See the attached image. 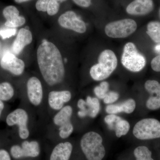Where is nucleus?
<instances>
[{
	"instance_id": "7ed1b4c3",
	"label": "nucleus",
	"mask_w": 160,
	"mask_h": 160,
	"mask_svg": "<svg viewBox=\"0 0 160 160\" xmlns=\"http://www.w3.org/2000/svg\"><path fill=\"white\" fill-rule=\"evenodd\" d=\"M102 138L97 132L91 131L83 136L80 142L81 149L88 160H102L106 154Z\"/></svg>"
},
{
	"instance_id": "e433bc0d",
	"label": "nucleus",
	"mask_w": 160,
	"mask_h": 160,
	"mask_svg": "<svg viewBox=\"0 0 160 160\" xmlns=\"http://www.w3.org/2000/svg\"><path fill=\"white\" fill-rule=\"evenodd\" d=\"M159 16L160 18V8L159 9Z\"/></svg>"
},
{
	"instance_id": "2eb2a0df",
	"label": "nucleus",
	"mask_w": 160,
	"mask_h": 160,
	"mask_svg": "<svg viewBox=\"0 0 160 160\" xmlns=\"http://www.w3.org/2000/svg\"><path fill=\"white\" fill-rule=\"evenodd\" d=\"M105 122L109 129L115 130L116 136L118 138L127 134L130 129L129 123L116 114H111L106 116L105 118Z\"/></svg>"
},
{
	"instance_id": "6e6552de",
	"label": "nucleus",
	"mask_w": 160,
	"mask_h": 160,
	"mask_svg": "<svg viewBox=\"0 0 160 160\" xmlns=\"http://www.w3.org/2000/svg\"><path fill=\"white\" fill-rule=\"evenodd\" d=\"M10 152L15 159L22 158H36L40 154L39 143L37 141L25 140L20 145H14L11 147Z\"/></svg>"
},
{
	"instance_id": "f03ea898",
	"label": "nucleus",
	"mask_w": 160,
	"mask_h": 160,
	"mask_svg": "<svg viewBox=\"0 0 160 160\" xmlns=\"http://www.w3.org/2000/svg\"><path fill=\"white\" fill-rule=\"evenodd\" d=\"M117 66V58L114 52L110 49H105L99 56L97 64L90 68L89 73L92 79L102 81L110 76Z\"/></svg>"
},
{
	"instance_id": "6ab92c4d",
	"label": "nucleus",
	"mask_w": 160,
	"mask_h": 160,
	"mask_svg": "<svg viewBox=\"0 0 160 160\" xmlns=\"http://www.w3.org/2000/svg\"><path fill=\"white\" fill-rule=\"evenodd\" d=\"M72 150L69 142H63L56 146L52 152L49 160H69Z\"/></svg>"
},
{
	"instance_id": "473e14b6",
	"label": "nucleus",
	"mask_w": 160,
	"mask_h": 160,
	"mask_svg": "<svg viewBox=\"0 0 160 160\" xmlns=\"http://www.w3.org/2000/svg\"><path fill=\"white\" fill-rule=\"evenodd\" d=\"M0 160H11L8 152L4 149L0 150Z\"/></svg>"
},
{
	"instance_id": "1a4fd4ad",
	"label": "nucleus",
	"mask_w": 160,
	"mask_h": 160,
	"mask_svg": "<svg viewBox=\"0 0 160 160\" xmlns=\"http://www.w3.org/2000/svg\"><path fill=\"white\" fill-rule=\"evenodd\" d=\"M58 23L61 27L79 33H85L87 29L85 22L72 11H67L61 15L58 19Z\"/></svg>"
},
{
	"instance_id": "4468645a",
	"label": "nucleus",
	"mask_w": 160,
	"mask_h": 160,
	"mask_svg": "<svg viewBox=\"0 0 160 160\" xmlns=\"http://www.w3.org/2000/svg\"><path fill=\"white\" fill-rule=\"evenodd\" d=\"M72 94L69 90H52L48 94V103L50 108L58 111L71 100Z\"/></svg>"
},
{
	"instance_id": "cd10ccee",
	"label": "nucleus",
	"mask_w": 160,
	"mask_h": 160,
	"mask_svg": "<svg viewBox=\"0 0 160 160\" xmlns=\"http://www.w3.org/2000/svg\"><path fill=\"white\" fill-rule=\"evenodd\" d=\"M16 29L11 28V29H6L0 30V36L3 39L13 36L16 33Z\"/></svg>"
},
{
	"instance_id": "9b49d317",
	"label": "nucleus",
	"mask_w": 160,
	"mask_h": 160,
	"mask_svg": "<svg viewBox=\"0 0 160 160\" xmlns=\"http://www.w3.org/2000/svg\"><path fill=\"white\" fill-rule=\"evenodd\" d=\"M78 107L79 109L78 115L80 118L89 117L95 118L98 114L100 109L99 101L97 98L88 96L86 101L80 99L78 102Z\"/></svg>"
},
{
	"instance_id": "c85d7f7f",
	"label": "nucleus",
	"mask_w": 160,
	"mask_h": 160,
	"mask_svg": "<svg viewBox=\"0 0 160 160\" xmlns=\"http://www.w3.org/2000/svg\"><path fill=\"white\" fill-rule=\"evenodd\" d=\"M49 1L50 0H38L36 4V8L39 11H47Z\"/></svg>"
},
{
	"instance_id": "b1692460",
	"label": "nucleus",
	"mask_w": 160,
	"mask_h": 160,
	"mask_svg": "<svg viewBox=\"0 0 160 160\" xmlns=\"http://www.w3.org/2000/svg\"><path fill=\"white\" fill-rule=\"evenodd\" d=\"M134 156L136 160H154L152 158V152L148 147L140 146L135 149Z\"/></svg>"
},
{
	"instance_id": "393cba45",
	"label": "nucleus",
	"mask_w": 160,
	"mask_h": 160,
	"mask_svg": "<svg viewBox=\"0 0 160 160\" xmlns=\"http://www.w3.org/2000/svg\"><path fill=\"white\" fill-rule=\"evenodd\" d=\"M73 131V126L71 122L58 127L59 136L62 139H66L69 138Z\"/></svg>"
},
{
	"instance_id": "a211bd4d",
	"label": "nucleus",
	"mask_w": 160,
	"mask_h": 160,
	"mask_svg": "<svg viewBox=\"0 0 160 160\" xmlns=\"http://www.w3.org/2000/svg\"><path fill=\"white\" fill-rule=\"evenodd\" d=\"M32 40V34L29 29L26 28L20 29L12 44L13 52L16 55L19 54L25 46L30 44Z\"/></svg>"
},
{
	"instance_id": "f8f14e48",
	"label": "nucleus",
	"mask_w": 160,
	"mask_h": 160,
	"mask_svg": "<svg viewBox=\"0 0 160 160\" xmlns=\"http://www.w3.org/2000/svg\"><path fill=\"white\" fill-rule=\"evenodd\" d=\"M1 66L3 69L16 76L22 74L25 68V64L22 60L10 52H7L3 56Z\"/></svg>"
},
{
	"instance_id": "f257e3e1",
	"label": "nucleus",
	"mask_w": 160,
	"mask_h": 160,
	"mask_svg": "<svg viewBox=\"0 0 160 160\" xmlns=\"http://www.w3.org/2000/svg\"><path fill=\"white\" fill-rule=\"evenodd\" d=\"M38 65L44 81L49 86L62 83L65 69L62 54L53 43L43 39L37 50Z\"/></svg>"
},
{
	"instance_id": "bb28decb",
	"label": "nucleus",
	"mask_w": 160,
	"mask_h": 160,
	"mask_svg": "<svg viewBox=\"0 0 160 160\" xmlns=\"http://www.w3.org/2000/svg\"><path fill=\"white\" fill-rule=\"evenodd\" d=\"M119 97V95L118 92L114 91L108 92L103 100L105 104H111L117 101Z\"/></svg>"
},
{
	"instance_id": "4be33fe9",
	"label": "nucleus",
	"mask_w": 160,
	"mask_h": 160,
	"mask_svg": "<svg viewBox=\"0 0 160 160\" xmlns=\"http://www.w3.org/2000/svg\"><path fill=\"white\" fill-rule=\"evenodd\" d=\"M146 33L153 42L160 43V22L152 21L147 25Z\"/></svg>"
},
{
	"instance_id": "412c9836",
	"label": "nucleus",
	"mask_w": 160,
	"mask_h": 160,
	"mask_svg": "<svg viewBox=\"0 0 160 160\" xmlns=\"http://www.w3.org/2000/svg\"><path fill=\"white\" fill-rule=\"evenodd\" d=\"M72 112L73 110L71 106H64L53 117L52 122L55 126L59 127L71 122Z\"/></svg>"
},
{
	"instance_id": "aec40b11",
	"label": "nucleus",
	"mask_w": 160,
	"mask_h": 160,
	"mask_svg": "<svg viewBox=\"0 0 160 160\" xmlns=\"http://www.w3.org/2000/svg\"><path fill=\"white\" fill-rule=\"evenodd\" d=\"M136 108V102L132 99H129L120 104L109 105L106 107V111L109 114H117L121 112L131 113Z\"/></svg>"
},
{
	"instance_id": "72a5a7b5",
	"label": "nucleus",
	"mask_w": 160,
	"mask_h": 160,
	"mask_svg": "<svg viewBox=\"0 0 160 160\" xmlns=\"http://www.w3.org/2000/svg\"><path fill=\"white\" fill-rule=\"evenodd\" d=\"M100 86L107 92H109V84L107 82H102L100 83Z\"/></svg>"
},
{
	"instance_id": "dca6fc26",
	"label": "nucleus",
	"mask_w": 160,
	"mask_h": 160,
	"mask_svg": "<svg viewBox=\"0 0 160 160\" xmlns=\"http://www.w3.org/2000/svg\"><path fill=\"white\" fill-rule=\"evenodd\" d=\"M152 0H134L128 5L126 11L133 16H144L150 13L154 9Z\"/></svg>"
},
{
	"instance_id": "9d476101",
	"label": "nucleus",
	"mask_w": 160,
	"mask_h": 160,
	"mask_svg": "<svg viewBox=\"0 0 160 160\" xmlns=\"http://www.w3.org/2000/svg\"><path fill=\"white\" fill-rule=\"evenodd\" d=\"M28 100L34 106H39L43 101V90L42 82L38 78H29L26 84Z\"/></svg>"
},
{
	"instance_id": "c756f323",
	"label": "nucleus",
	"mask_w": 160,
	"mask_h": 160,
	"mask_svg": "<svg viewBox=\"0 0 160 160\" xmlns=\"http://www.w3.org/2000/svg\"><path fill=\"white\" fill-rule=\"evenodd\" d=\"M151 66L153 71L160 72V54L157 56L152 60Z\"/></svg>"
},
{
	"instance_id": "2f4dec72",
	"label": "nucleus",
	"mask_w": 160,
	"mask_h": 160,
	"mask_svg": "<svg viewBox=\"0 0 160 160\" xmlns=\"http://www.w3.org/2000/svg\"><path fill=\"white\" fill-rule=\"evenodd\" d=\"M74 2L81 7L87 8L91 4V0H73Z\"/></svg>"
},
{
	"instance_id": "7c9ffc66",
	"label": "nucleus",
	"mask_w": 160,
	"mask_h": 160,
	"mask_svg": "<svg viewBox=\"0 0 160 160\" xmlns=\"http://www.w3.org/2000/svg\"><path fill=\"white\" fill-rule=\"evenodd\" d=\"M94 92L96 96L101 99H103L106 96V93L108 92L105 91L100 86L95 87Z\"/></svg>"
},
{
	"instance_id": "f704fd0d",
	"label": "nucleus",
	"mask_w": 160,
	"mask_h": 160,
	"mask_svg": "<svg viewBox=\"0 0 160 160\" xmlns=\"http://www.w3.org/2000/svg\"><path fill=\"white\" fill-rule=\"evenodd\" d=\"M4 107H5V105H4L3 101L0 100V117H1L3 109H4Z\"/></svg>"
},
{
	"instance_id": "0eeeda50",
	"label": "nucleus",
	"mask_w": 160,
	"mask_h": 160,
	"mask_svg": "<svg viewBox=\"0 0 160 160\" xmlns=\"http://www.w3.org/2000/svg\"><path fill=\"white\" fill-rule=\"evenodd\" d=\"M29 115L22 108H18L8 115L6 122L9 126H17L18 128V135L20 138L25 140L30 136L28 123Z\"/></svg>"
},
{
	"instance_id": "39448f33",
	"label": "nucleus",
	"mask_w": 160,
	"mask_h": 160,
	"mask_svg": "<svg viewBox=\"0 0 160 160\" xmlns=\"http://www.w3.org/2000/svg\"><path fill=\"white\" fill-rule=\"evenodd\" d=\"M137 27V24L134 20L123 19L107 24L105 26V32L109 38H123L134 33Z\"/></svg>"
},
{
	"instance_id": "c9c22d12",
	"label": "nucleus",
	"mask_w": 160,
	"mask_h": 160,
	"mask_svg": "<svg viewBox=\"0 0 160 160\" xmlns=\"http://www.w3.org/2000/svg\"><path fill=\"white\" fill-rule=\"evenodd\" d=\"M16 2L18 3H21L24 2H27V1H29V0H14Z\"/></svg>"
},
{
	"instance_id": "ddd939ff",
	"label": "nucleus",
	"mask_w": 160,
	"mask_h": 160,
	"mask_svg": "<svg viewBox=\"0 0 160 160\" xmlns=\"http://www.w3.org/2000/svg\"><path fill=\"white\" fill-rule=\"evenodd\" d=\"M145 88L150 94L146 101V107L151 110L160 109V83L156 80H147L145 83Z\"/></svg>"
},
{
	"instance_id": "20e7f679",
	"label": "nucleus",
	"mask_w": 160,
	"mask_h": 160,
	"mask_svg": "<svg viewBox=\"0 0 160 160\" xmlns=\"http://www.w3.org/2000/svg\"><path fill=\"white\" fill-rule=\"evenodd\" d=\"M121 62L127 70L137 72L145 68L146 60L145 57L138 51L134 43L129 42L124 46Z\"/></svg>"
},
{
	"instance_id": "423d86ee",
	"label": "nucleus",
	"mask_w": 160,
	"mask_h": 160,
	"mask_svg": "<svg viewBox=\"0 0 160 160\" xmlns=\"http://www.w3.org/2000/svg\"><path fill=\"white\" fill-rule=\"evenodd\" d=\"M133 134L142 140L153 139L160 138V122L152 118L143 119L135 125Z\"/></svg>"
},
{
	"instance_id": "a878e982",
	"label": "nucleus",
	"mask_w": 160,
	"mask_h": 160,
	"mask_svg": "<svg viewBox=\"0 0 160 160\" xmlns=\"http://www.w3.org/2000/svg\"><path fill=\"white\" fill-rule=\"evenodd\" d=\"M66 1V0H50L47 7V12L48 15L53 16L56 14L59 9L61 3Z\"/></svg>"
},
{
	"instance_id": "f3484780",
	"label": "nucleus",
	"mask_w": 160,
	"mask_h": 160,
	"mask_svg": "<svg viewBox=\"0 0 160 160\" xmlns=\"http://www.w3.org/2000/svg\"><path fill=\"white\" fill-rule=\"evenodd\" d=\"M3 14L6 20L5 26L9 28L20 27L26 23L25 18L22 16H19V11L14 6L6 7L3 10Z\"/></svg>"
},
{
	"instance_id": "5701e85b",
	"label": "nucleus",
	"mask_w": 160,
	"mask_h": 160,
	"mask_svg": "<svg viewBox=\"0 0 160 160\" xmlns=\"http://www.w3.org/2000/svg\"><path fill=\"white\" fill-rule=\"evenodd\" d=\"M14 94V89L10 83L7 82L0 83V100L3 102L9 101Z\"/></svg>"
}]
</instances>
